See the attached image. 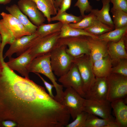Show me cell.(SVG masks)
I'll use <instances>...</instances> for the list:
<instances>
[{
  "label": "cell",
  "instance_id": "obj_1",
  "mask_svg": "<svg viewBox=\"0 0 127 127\" xmlns=\"http://www.w3.org/2000/svg\"><path fill=\"white\" fill-rule=\"evenodd\" d=\"M59 107L44 87L18 75L0 61V122L10 120L19 127H48Z\"/></svg>",
  "mask_w": 127,
  "mask_h": 127
},
{
  "label": "cell",
  "instance_id": "obj_2",
  "mask_svg": "<svg viewBox=\"0 0 127 127\" xmlns=\"http://www.w3.org/2000/svg\"><path fill=\"white\" fill-rule=\"evenodd\" d=\"M0 35L1 38L0 55H3L6 45L11 44L16 40L26 35L32 34L16 18L3 12L0 14Z\"/></svg>",
  "mask_w": 127,
  "mask_h": 127
},
{
  "label": "cell",
  "instance_id": "obj_3",
  "mask_svg": "<svg viewBox=\"0 0 127 127\" xmlns=\"http://www.w3.org/2000/svg\"><path fill=\"white\" fill-rule=\"evenodd\" d=\"M27 68L29 72L42 74L49 79L56 90V94L55 96L54 99L61 103L64 92L63 87L57 82V79L51 64L50 53L34 58L29 64Z\"/></svg>",
  "mask_w": 127,
  "mask_h": 127
},
{
  "label": "cell",
  "instance_id": "obj_4",
  "mask_svg": "<svg viewBox=\"0 0 127 127\" xmlns=\"http://www.w3.org/2000/svg\"><path fill=\"white\" fill-rule=\"evenodd\" d=\"M66 46H56L50 52V60L55 75L60 77L66 73L73 64L74 57L67 52Z\"/></svg>",
  "mask_w": 127,
  "mask_h": 127
},
{
  "label": "cell",
  "instance_id": "obj_5",
  "mask_svg": "<svg viewBox=\"0 0 127 127\" xmlns=\"http://www.w3.org/2000/svg\"><path fill=\"white\" fill-rule=\"evenodd\" d=\"M60 31L36 37L28 50L33 59L50 53L55 46Z\"/></svg>",
  "mask_w": 127,
  "mask_h": 127
},
{
  "label": "cell",
  "instance_id": "obj_6",
  "mask_svg": "<svg viewBox=\"0 0 127 127\" xmlns=\"http://www.w3.org/2000/svg\"><path fill=\"white\" fill-rule=\"evenodd\" d=\"M87 37L81 36L59 38L56 46L66 45L67 52L74 57L83 55L89 56L90 50Z\"/></svg>",
  "mask_w": 127,
  "mask_h": 127
},
{
  "label": "cell",
  "instance_id": "obj_7",
  "mask_svg": "<svg viewBox=\"0 0 127 127\" xmlns=\"http://www.w3.org/2000/svg\"><path fill=\"white\" fill-rule=\"evenodd\" d=\"M106 78L108 85L107 100L111 102L127 97V77L111 73Z\"/></svg>",
  "mask_w": 127,
  "mask_h": 127
},
{
  "label": "cell",
  "instance_id": "obj_8",
  "mask_svg": "<svg viewBox=\"0 0 127 127\" xmlns=\"http://www.w3.org/2000/svg\"><path fill=\"white\" fill-rule=\"evenodd\" d=\"M73 63L77 66L83 82V90L85 93L92 86L96 77L93 72L89 56L83 55L74 57Z\"/></svg>",
  "mask_w": 127,
  "mask_h": 127
},
{
  "label": "cell",
  "instance_id": "obj_9",
  "mask_svg": "<svg viewBox=\"0 0 127 127\" xmlns=\"http://www.w3.org/2000/svg\"><path fill=\"white\" fill-rule=\"evenodd\" d=\"M85 99L72 87L67 88L64 91L62 104L67 109L73 120L84 111Z\"/></svg>",
  "mask_w": 127,
  "mask_h": 127
},
{
  "label": "cell",
  "instance_id": "obj_10",
  "mask_svg": "<svg viewBox=\"0 0 127 127\" xmlns=\"http://www.w3.org/2000/svg\"><path fill=\"white\" fill-rule=\"evenodd\" d=\"M58 81L63 87L66 88L72 87L84 98L82 79L77 67L74 63L66 73L60 77Z\"/></svg>",
  "mask_w": 127,
  "mask_h": 127
},
{
  "label": "cell",
  "instance_id": "obj_11",
  "mask_svg": "<svg viewBox=\"0 0 127 127\" xmlns=\"http://www.w3.org/2000/svg\"><path fill=\"white\" fill-rule=\"evenodd\" d=\"M111 102L107 100L99 101L85 99L84 111L88 113L105 119H114L111 114Z\"/></svg>",
  "mask_w": 127,
  "mask_h": 127
},
{
  "label": "cell",
  "instance_id": "obj_12",
  "mask_svg": "<svg viewBox=\"0 0 127 127\" xmlns=\"http://www.w3.org/2000/svg\"><path fill=\"white\" fill-rule=\"evenodd\" d=\"M17 5L20 11L35 25L38 26L45 21V17L31 0H19Z\"/></svg>",
  "mask_w": 127,
  "mask_h": 127
},
{
  "label": "cell",
  "instance_id": "obj_13",
  "mask_svg": "<svg viewBox=\"0 0 127 127\" xmlns=\"http://www.w3.org/2000/svg\"><path fill=\"white\" fill-rule=\"evenodd\" d=\"M8 61L6 62L9 68L18 72L25 78L30 79L29 72L27 67L28 65L33 59L29 51L27 50L16 58L10 57Z\"/></svg>",
  "mask_w": 127,
  "mask_h": 127
},
{
  "label": "cell",
  "instance_id": "obj_14",
  "mask_svg": "<svg viewBox=\"0 0 127 127\" xmlns=\"http://www.w3.org/2000/svg\"><path fill=\"white\" fill-rule=\"evenodd\" d=\"M108 91L106 77H96L95 82L85 93L84 98L96 100H107Z\"/></svg>",
  "mask_w": 127,
  "mask_h": 127
},
{
  "label": "cell",
  "instance_id": "obj_15",
  "mask_svg": "<svg viewBox=\"0 0 127 127\" xmlns=\"http://www.w3.org/2000/svg\"><path fill=\"white\" fill-rule=\"evenodd\" d=\"M39 36L36 33L23 36L15 40L11 44L3 56L4 59L12 57L14 53L18 56L27 50L32 44L34 39Z\"/></svg>",
  "mask_w": 127,
  "mask_h": 127
},
{
  "label": "cell",
  "instance_id": "obj_16",
  "mask_svg": "<svg viewBox=\"0 0 127 127\" xmlns=\"http://www.w3.org/2000/svg\"><path fill=\"white\" fill-rule=\"evenodd\" d=\"M90 50L89 56L92 63L108 55L107 43L90 37H87Z\"/></svg>",
  "mask_w": 127,
  "mask_h": 127
},
{
  "label": "cell",
  "instance_id": "obj_17",
  "mask_svg": "<svg viewBox=\"0 0 127 127\" xmlns=\"http://www.w3.org/2000/svg\"><path fill=\"white\" fill-rule=\"evenodd\" d=\"M125 98L111 102L115 116V121L119 127H127V106Z\"/></svg>",
  "mask_w": 127,
  "mask_h": 127
},
{
  "label": "cell",
  "instance_id": "obj_18",
  "mask_svg": "<svg viewBox=\"0 0 127 127\" xmlns=\"http://www.w3.org/2000/svg\"><path fill=\"white\" fill-rule=\"evenodd\" d=\"M125 36L118 42L107 43V52L111 60L118 62L121 59H127Z\"/></svg>",
  "mask_w": 127,
  "mask_h": 127
},
{
  "label": "cell",
  "instance_id": "obj_19",
  "mask_svg": "<svg viewBox=\"0 0 127 127\" xmlns=\"http://www.w3.org/2000/svg\"><path fill=\"white\" fill-rule=\"evenodd\" d=\"M112 60L108 55L92 63V70L96 77H106L111 73Z\"/></svg>",
  "mask_w": 127,
  "mask_h": 127
},
{
  "label": "cell",
  "instance_id": "obj_20",
  "mask_svg": "<svg viewBox=\"0 0 127 127\" xmlns=\"http://www.w3.org/2000/svg\"><path fill=\"white\" fill-rule=\"evenodd\" d=\"M5 9L9 14L17 18L31 34L36 33L37 27L32 23L27 16L20 11L17 4L7 6Z\"/></svg>",
  "mask_w": 127,
  "mask_h": 127
},
{
  "label": "cell",
  "instance_id": "obj_21",
  "mask_svg": "<svg viewBox=\"0 0 127 127\" xmlns=\"http://www.w3.org/2000/svg\"><path fill=\"white\" fill-rule=\"evenodd\" d=\"M101 2L103 6L100 10L92 9L90 12L96 16L97 20L114 29V25L110 14V0H101Z\"/></svg>",
  "mask_w": 127,
  "mask_h": 127
},
{
  "label": "cell",
  "instance_id": "obj_22",
  "mask_svg": "<svg viewBox=\"0 0 127 127\" xmlns=\"http://www.w3.org/2000/svg\"><path fill=\"white\" fill-rule=\"evenodd\" d=\"M35 2L38 9L43 13L49 23L51 22L52 16L57 14L55 0H31Z\"/></svg>",
  "mask_w": 127,
  "mask_h": 127
},
{
  "label": "cell",
  "instance_id": "obj_23",
  "mask_svg": "<svg viewBox=\"0 0 127 127\" xmlns=\"http://www.w3.org/2000/svg\"><path fill=\"white\" fill-rule=\"evenodd\" d=\"M81 36L90 37L95 39H98V36L92 35L84 29L72 27L69 24H63L59 38V39Z\"/></svg>",
  "mask_w": 127,
  "mask_h": 127
},
{
  "label": "cell",
  "instance_id": "obj_24",
  "mask_svg": "<svg viewBox=\"0 0 127 127\" xmlns=\"http://www.w3.org/2000/svg\"><path fill=\"white\" fill-rule=\"evenodd\" d=\"M85 127H119L115 119H100L88 113Z\"/></svg>",
  "mask_w": 127,
  "mask_h": 127
},
{
  "label": "cell",
  "instance_id": "obj_25",
  "mask_svg": "<svg viewBox=\"0 0 127 127\" xmlns=\"http://www.w3.org/2000/svg\"><path fill=\"white\" fill-rule=\"evenodd\" d=\"M127 32V26L115 29L98 36V39L107 43L117 42L125 36Z\"/></svg>",
  "mask_w": 127,
  "mask_h": 127
},
{
  "label": "cell",
  "instance_id": "obj_26",
  "mask_svg": "<svg viewBox=\"0 0 127 127\" xmlns=\"http://www.w3.org/2000/svg\"><path fill=\"white\" fill-rule=\"evenodd\" d=\"M111 12L112 15L115 29L127 26V12L113 7L111 8Z\"/></svg>",
  "mask_w": 127,
  "mask_h": 127
},
{
  "label": "cell",
  "instance_id": "obj_27",
  "mask_svg": "<svg viewBox=\"0 0 127 127\" xmlns=\"http://www.w3.org/2000/svg\"><path fill=\"white\" fill-rule=\"evenodd\" d=\"M113 29L97 19L91 26L84 30L92 35L98 36Z\"/></svg>",
  "mask_w": 127,
  "mask_h": 127
},
{
  "label": "cell",
  "instance_id": "obj_28",
  "mask_svg": "<svg viewBox=\"0 0 127 127\" xmlns=\"http://www.w3.org/2000/svg\"><path fill=\"white\" fill-rule=\"evenodd\" d=\"M63 23L60 21L53 24L43 23L37 26L36 33L39 35H44L60 31Z\"/></svg>",
  "mask_w": 127,
  "mask_h": 127
},
{
  "label": "cell",
  "instance_id": "obj_29",
  "mask_svg": "<svg viewBox=\"0 0 127 127\" xmlns=\"http://www.w3.org/2000/svg\"><path fill=\"white\" fill-rule=\"evenodd\" d=\"M83 18V17L81 16H77L71 14L67 13L66 11L51 17V22L58 21L62 22L63 24H69L77 23Z\"/></svg>",
  "mask_w": 127,
  "mask_h": 127
},
{
  "label": "cell",
  "instance_id": "obj_30",
  "mask_svg": "<svg viewBox=\"0 0 127 127\" xmlns=\"http://www.w3.org/2000/svg\"><path fill=\"white\" fill-rule=\"evenodd\" d=\"M97 20L96 16L90 12L88 15H85L78 22L69 24L72 27L84 30L91 26Z\"/></svg>",
  "mask_w": 127,
  "mask_h": 127
},
{
  "label": "cell",
  "instance_id": "obj_31",
  "mask_svg": "<svg viewBox=\"0 0 127 127\" xmlns=\"http://www.w3.org/2000/svg\"><path fill=\"white\" fill-rule=\"evenodd\" d=\"M117 65L112 68L111 73L127 77V59L120 60Z\"/></svg>",
  "mask_w": 127,
  "mask_h": 127
},
{
  "label": "cell",
  "instance_id": "obj_32",
  "mask_svg": "<svg viewBox=\"0 0 127 127\" xmlns=\"http://www.w3.org/2000/svg\"><path fill=\"white\" fill-rule=\"evenodd\" d=\"M88 113L83 111L78 115L75 119L71 123H68L66 127H85Z\"/></svg>",
  "mask_w": 127,
  "mask_h": 127
},
{
  "label": "cell",
  "instance_id": "obj_33",
  "mask_svg": "<svg viewBox=\"0 0 127 127\" xmlns=\"http://www.w3.org/2000/svg\"><path fill=\"white\" fill-rule=\"evenodd\" d=\"M74 6L79 8L81 16L83 17L85 13L90 12L93 9L88 0H77Z\"/></svg>",
  "mask_w": 127,
  "mask_h": 127
},
{
  "label": "cell",
  "instance_id": "obj_34",
  "mask_svg": "<svg viewBox=\"0 0 127 127\" xmlns=\"http://www.w3.org/2000/svg\"><path fill=\"white\" fill-rule=\"evenodd\" d=\"M113 8L127 12V0H110Z\"/></svg>",
  "mask_w": 127,
  "mask_h": 127
},
{
  "label": "cell",
  "instance_id": "obj_35",
  "mask_svg": "<svg viewBox=\"0 0 127 127\" xmlns=\"http://www.w3.org/2000/svg\"><path fill=\"white\" fill-rule=\"evenodd\" d=\"M72 0H62L61 2L57 14L66 12L70 7Z\"/></svg>",
  "mask_w": 127,
  "mask_h": 127
},
{
  "label": "cell",
  "instance_id": "obj_36",
  "mask_svg": "<svg viewBox=\"0 0 127 127\" xmlns=\"http://www.w3.org/2000/svg\"><path fill=\"white\" fill-rule=\"evenodd\" d=\"M41 79L43 81L45 87L47 90L49 95L52 98H54L55 96L53 95L52 93V89L54 86L53 84H51L49 83L45 80L43 77L39 73H36Z\"/></svg>",
  "mask_w": 127,
  "mask_h": 127
},
{
  "label": "cell",
  "instance_id": "obj_37",
  "mask_svg": "<svg viewBox=\"0 0 127 127\" xmlns=\"http://www.w3.org/2000/svg\"><path fill=\"white\" fill-rule=\"evenodd\" d=\"M17 126L14 122L10 120H6L0 122V127H14Z\"/></svg>",
  "mask_w": 127,
  "mask_h": 127
},
{
  "label": "cell",
  "instance_id": "obj_38",
  "mask_svg": "<svg viewBox=\"0 0 127 127\" xmlns=\"http://www.w3.org/2000/svg\"><path fill=\"white\" fill-rule=\"evenodd\" d=\"M62 0H55V5L58 10Z\"/></svg>",
  "mask_w": 127,
  "mask_h": 127
},
{
  "label": "cell",
  "instance_id": "obj_39",
  "mask_svg": "<svg viewBox=\"0 0 127 127\" xmlns=\"http://www.w3.org/2000/svg\"><path fill=\"white\" fill-rule=\"evenodd\" d=\"M12 0H0V4L5 5L9 3Z\"/></svg>",
  "mask_w": 127,
  "mask_h": 127
},
{
  "label": "cell",
  "instance_id": "obj_40",
  "mask_svg": "<svg viewBox=\"0 0 127 127\" xmlns=\"http://www.w3.org/2000/svg\"><path fill=\"white\" fill-rule=\"evenodd\" d=\"M1 36L0 35V47L1 45Z\"/></svg>",
  "mask_w": 127,
  "mask_h": 127
},
{
  "label": "cell",
  "instance_id": "obj_41",
  "mask_svg": "<svg viewBox=\"0 0 127 127\" xmlns=\"http://www.w3.org/2000/svg\"><path fill=\"white\" fill-rule=\"evenodd\" d=\"M96 0L97 1H99L100 0Z\"/></svg>",
  "mask_w": 127,
  "mask_h": 127
}]
</instances>
